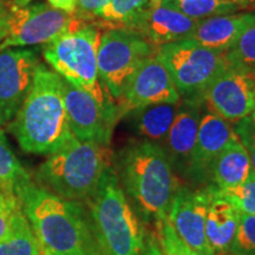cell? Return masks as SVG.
<instances>
[{
	"label": "cell",
	"mask_w": 255,
	"mask_h": 255,
	"mask_svg": "<svg viewBox=\"0 0 255 255\" xmlns=\"http://www.w3.org/2000/svg\"><path fill=\"white\" fill-rule=\"evenodd\" d=\"M40 255H101L88 209L30 181L18 194Z\"/></svg>",
	"instance_id": "1"
},
{
	"label": "cell",
	"mask_w": 255,
	"mask_h": 255,
	"mask_svg": "<svg viewBox=\"0 0 255 255\" xmlns=\"http://www.w3.org/2000/svg\"><path fill=\"white\" fill-rule=\"evenodd\" d=\"M8 130L28 154L51 155L73 138L63 96V78L39 64L26 100Z\"/></svg>",
	"instance_id": "2"
},
{
	"label": "cell",
	"mask_w": 255,
	"mask_h": 255,
	"mask_svg": "<svg viewBox=\"0 0 255 255\" xmlns=\"http://www.w3.org/2000/svg\"><path fill=\"white\" fill-rule=\"evenodd\" d=\"M120 184L143 214L155 220L168 216L180 182L161 144L146 141L129 143L120 152Z\"/></svg>",
	"instance_id": "3"
},
{
	"label": "cell",
	"mask_w": 255,
	"mask_h": 255,
	"mask_svg": "<svg viewBox=\"0 0 255 255\" xmlns=\"http://www.w3.org/2000/svg\"><path fill=\"white\" fill-rule=\"evenodd\" d=\"M87 205L101 255L142 254L144 233L111 164Z\"/></svg>",
	"instance_id": "4"
},
{
	"label": "cell",
	"mask_w": 255,
	"mask_h": 255,
	"mask_svg": "<svg viewBox=\"0 0 255 255\" xmlns=\"http://www.w3.org/2000/svg\"><path fill=\"white\" fill-rule=\"evenodd\" d=\"M100 38V27L85 23L43 45V56L60 77L90 95L102 109L119 120L122 116L120 108L102 85L98 75Z\"/></svg>",
	"instance_id": "5"
},
{
	"label": "cell",
	"mask_w": 255,
	"mask_h": 255,
	"mask_svg": "<svg viewBox=\"0 0 255 255\" xmlns=\"http://www.w3.org/2000/svg\"><path fill=\"white\" fill-rule=\"evenodd\" d=\"M110 165L109 146L73 137L36 171L38 186L71 201H87Z\"/></svg>",
	"instance_id": "6"
},
{
	"label": "cell",
	"mask_w": 255,
	"mask_h": 255,
	"mask_svg": "<svg viewBox=\"0 0 255 255\" xmlns=\"http://www.w3.org/2000/svg\"><path fill=\"white\" fill-rule=\"evenodd\" d=\"M181 100H200L229 63L226 52L208 49L193 39L175 41L156 49Z\"/></svg>",
	"instance_id": "7"
},
{
	"label": "cell",
	"mask_w": 255,
	"mask_h": 255,
	"mask_svg": "<svg viewBox=\"0 0 255 255\" xmlns=\"http://www.w3.org/2000/svg\"><path fill=\"white\" fill-rule=\"evenodd\" d=\"M155 53L156 47L133 31L108 28L101 33L97 51L98 75L120 111L133 75Z\"/></svg>",
	"instance_id": "8"
},
{
	"label": "cell",
	"mask_w": 255,
	"mask_h": 255,
	"mask_svg": "<svg viewBox=\"0 0 255 255\" xmlns=\"http://www.w3.org/2000/svg\"><path fill=\"white\" fill-rule=\"evenodd\" d=\"M85 24L75 14L53 8L45 2L28 4L23 7L11 5L7 37L0 43V51L9 47L45 45L65 32Z\"/></svg>",
	"instance_id": "9"
},
{
	"label": "cell",
	"mask_w": 255,
	"mask_h": 255,
	"mask_svg": "<svg viewBox=\"0 0 255 255\" xmlns=\"http://www.w3.org/2000/svg\"><path fill=\"white\" fill-rule=\"evenodd\" d=\"M39 64L37 49L9 47L0 51V127L11 122L21 108Z\"/></svg>",
	"instance_id": "10"
},
{
	"label": "cell",
	"mask_w": 255,
	"mask_h": 255,
	"mask_svg": "<svg viewBox=\"0 0 255 255\" xmlns=\"http://www.w3.org/2000/svg\"><path fill=\"white\" fill-rule=\"evenodd\" d=\"M210 113L234 126L246 119L255 105V72L229 65L202 96Z\"/></svg>",
	"instance_id": "11"
},
{
	"label": "cell",
	"mask_w": 255,
	"mask_h": 255,
	"mask_svg": "<svg viewBox=\"0 0 255 255\" xmlns=\"http://www.w3.org/2000/svg\"><path fill=\"white\" fill-rule=\"evenodd\" d=\"M210 197L209 187L194 190L180 184L167 216L177 237L200 255H215L206 237V218Z\"/></svg>",
	"instance_id": "12"
},
{
	"label": "cell",
	"mask_w": 255,
	"mask_h": 255,
	"mask_svg": "<svg viewBox=\"0 0 255 255\" xmlns=\"http://www.w3.org/2000/svg\"><path fill=\"white\" fill-rule=\"evenodd\" d=\"M63 96L72 135L82 142L109 146L117 120L100 107L90 95L63 78Z\"/></svg>",
	"instance_id": "13"
},
{
	"label": "cell",
	"mask_w": 255,
	"mask_h": 255,
	"mask_svg": "<svg viewBox=\"0 0 255 255\" xmlns=\"http://www.w3.org/2000/svg\"><path fill=\"white\" fill-rule=\"evenodd\" d=\"M180 95L156 53L139 66L130 82L121 104V114L158 103L180 102Z\"/></svg>",
	"instance_id": "14"
},
{
	"label": "cell",
	"mask_w": 255,
	"mask_h": 255,
	"mask_svg": "<svg viewBox=\"0 0 255 255\" xmlns=\"http://www.w3.org/2000/svg\"><path fill=\"white\" fill-rule=\"evenodd\" d=\"M237 136L233 124L210 113L203 104L196 144L187 177L197 183L208 181L210 168L216 157Z\"/></svg>",
	"instance_id": "15"
},
{
	"label": "cell",
	"mask_w": 255,
	"mask_h": 255,
	"mask_svg": "<svg viewBox=\"0 0 255 255\" xmlns=\"http://www.w3.org/2000/svg\"><path fill=\"white\" fill-rule=\"evenodd\" d=\"M195 19L187 17L167 0H158L129 28L157 47L175 41L190 39L197 25Z\"/></svg>",
	"instance_id": "16"
},
{
	"label": "cell",
	"mask_w": 255,
	"mask_h": 255,
	"mask_svg": "<svg viewBox=\"0 0 255 255\" xmlns=\"http://www.w3.org/2000/svg\"><path fill=\"white\" fill-rule=\"evenodd\" d=\"M203 101L181 100V107L162 148L175 173L187 177L190 158L196 144Z\"/></svg>",
	"instance_id": "17"
},
{
	"label": "cell",
	"mask_w": 255,
	"mask_h": 255,
	"mask_svg": "<svg viewBox=\"0 0 255 255\" xmlns=\"http://www.w3.org/2000/svg\"><path fill=\"white\" fill-rule=\"evenodd\" d=\"M255 20V13H233L218 15L197 21L190 39L208 49L227 52L234 45L248 25Z\"/></svg>",
	"instance_id": "18"
},
{
	"label": "cell",
	"mask_w": 255,
	"mask_h": 255,
	"mask_svg": "<svg viewBox=\"0 0 255 255\" xmlns=\"http://www.w3.org/2000/svg\"><path fill=\"white\" fill-rule=\"evenodd\" d=\"M212 197L206 218V237L215 255L228 253L237 234L240 213L209 186Z\"/></svg>",
	"instance_id": "19"
},
{
	"label": "cell",
	"mask_w": 255,
	"mask_h": 255,
	"mask_svg": "<svg viewBox=\"0 0 255 255\" xmlns=\"http://www.w3.org/2000/svg\"><path fill=\"white\" fill-rule=\"evenodd\" d=\"M252 170L248 152L237 136L216 157L210 168L208 181L216 189H228L244 183Z\"/></svg>",
	"instance_id": "20"
},
{
	"label": "cell",
	"mask_w": 255,
	"mask_h": 255,
	"mask_svg": "<svg viewBox=\"0 0 255 255\" xmlns=\"http://www.w3.org/2000/svg\"><path fill=\"white\" fill-rule=\"evenodd\" d=\"M181 107V101L175 103L146 105L131 111L136 132L146 141L163 144L169 130Z\"/></svg>",
	"instance_id": "21"
},
{
	"label": "cell",
	"mask_w": 255,
	"mask_h": 255,
	"mask_svg": "<svg viewBox=\"0 0 255 255\" xmlns=\"http://www.w3.org/2000/svg\"><path fill=\"white\" fill-rule=\"evenodd\" d=\"M158 0H110L98 12L94 24L98 27L129 30L141 15Z\"/></svg>",
	"instance_id": "22"
},
{
	"label": "cell",
	"mask_w": 255,
	"mask_h": 255,
	"mask_svg": "<svg viewBox=\"0 0 255 255\" xmlns=\"http://www.w3.org/2000/svg\"><path fill=\"white\" fill-rule=\"evenodd\" d=\"M30 181V175L9 148L7 138L0 129V189L18 196L19 191Z\"/></svg>",
	"instance_id": "23"
},
{
	"label": "cell",
	"mask_w": 255,
	"mask_h": 255,
	"mask_svg": "<svg viewBox=\"0 0 255 255\" xmlns=\"http://www.w3.org/2000/svg\"><path fill=\"white\" fill-rule=\"evenodd\" d=\"M167 1L187 17L195 20L238 13L240 9H246L242 0H167Z\"/></svg>",
	"instance_id": "24"
},
{
	"label": "cell",
	"mask_w": 255,
	"mask_h": 255,
	"mask_svg": "<svg viewBox=\"0 0 255 255\" xmlns=\"http://www.w3.org/2000/svg\"><path fill=\"white\" fill-rule=\"evenodd\" d=\"M0 255H40L36 235L24 212L11 233L0 240Z\"/></svg>",
	"instance_id": "25"
},
{
	"label": "cell",
	"mask_w": 255,
	"mask_h": 255,
	"mask_svg": "<svg viewBox=\"0 0 255 255\" xmlns=\"http://www.w3.org/2000/svg\"><path fill=\"white\" fill-rule=\"evenodd\" d=\"M226 57L231 66L255 72V20L245 28Z\"/></svg>",
	"instance_id": "26"
},
{
	"label": "cell",
	"mask_w": 255,
	"mask_h": 255,
	"mask_svg": "<svg viewBox=\"0 0 255 255\" xmlns=\"http://www.w3.org/2000/svg\"><path fill=\"white\" fill-rule=\"evenodd\" d=\"M214 188V187H213ZM214 190L231 202L233 207L238 210L240 214L255 215V171L252 173L244 183L237 187L228 188V189H216Z\"/></svg>",
	"instance_id": "27"
},
{
	"label": "cell",
	"mask_w": 255,
	"mask_h": 255,
	"mask_svg": "<svg viewBox=\"0 0 255 255\" xmlns=\"http://www.w3.org/2000/svg\"><path fill=\"white\" fill-rule=\"evenodd\" d=\"M155 237L163 255H200L177 237L167 216L156 220Z\"/></svg>",
	"instance_id": "28"
},
{
	"label": "cell",
	"mask_w": 255,
	"mask_h": 255,
	"mask_svg": "<svg viewBox=\"0 0 255 255\" xmlns=\"http://www.w3.org/2000/svg\"><path fill=\"white\" fill-rule=\"evenodd\" d=\"M228 253L255 255V215L240 214L237 234Z\"/></svg>",
	"instance_id": "29"
},
{
	"label": "cell",
	"mask_w": 255,
	"mask_h": 255,
	"mask_svg": "<svg viewBox=\"0 0 255 255\" xmlns=\"http://www.w3.org/2000/svg\"><path fill=\"white\" fill-rule=\"evenodd\" d=\"M21 214L23 208L19 197L0 189V240L11 233Z\"/></svg>",
	"instance_id": "30"
},
{
	"label": "cell",
	"mask_w": 255,
	"mask_h": 255,
	"mask_svg": "<svg viewBox=\"0 0 255 255\" xmlns=\"http://www.w3.org/2000/svg\"><path fill=\"white\" fill-rule=\"evenodd\" d=\"M234 130L237 132L239 139L244 144L245 149L247 150L252 168L255 171V129L251 124L248 117H246V119L234 124Z\"/></svg>",
	"instance_id": "31"
},
{
	"label": "cell",
	"mask_w": 255,
	"mask_h": 255,
	"mask_svg": "<svg viewBox=\"0 0 255 255\" xmlns=\"http://www.w3.org/2000/svg\"><path fill=\"white\" fill-rule=\"evenodd\" d=\"M109 1L110 0H77L75 15L85 23H91Z\"/></svg>",
	"instance_id": "32"
},
{
	"label": "cell",
	"mask_w": 255,
	"mask_h": 255,
	"mask_svg": "<svg viewBox=\"0 0 255 255\" xmlns=\"http://www.w3.org/2000/svg\"><path fill=\"white\" fill-rule=\"evenodd\" d=\"M32 1H36V0H13L12 5L15 6V7H23V6L31 4ZM46 1L53 8L60 9V11L66 12L69 14H75L77 0H46Z\"/></svg>",
	"instance_id": "33"
},
{
	"label": "cell",
	"mask_w": 255,
	"mask_h": 255,
	"mask_svg": "<svg viewBox=\"0 0 255 255\" xmlns=\"http://www.w3.org/2000/svg\"><path fill=\"white\" fill-rule=\"evenodd\" d=\"M141 255H163L159 247L157 239L154 234H150L144 241V247H143Z\"/></svg>",
	"instance_id": "34"
},
{
	"label": "cell",
	"mask_w": 255,
	"mask_h": 255,
	"mask_svg": "<svg viewBox=\"0 0 255 255\" xmlns=\"http://www.w3.org/2000/svg\"><path fill=\"white\" fill-rule=\"evenodd\" d=\"M9 8H11V5L6 4L5 1L0 0V21L7 20L8 14H9Z\"/></svg>",
	"instance_id": "35"
},
{
	"label": "cell",
	"mask_w": 255,
	"mask_h": 255,
	"mask_svg": "<svg viewBox=\"0 0 255 255\" xmlns=\"http://www.w3.org/2000/svg\"><path fill=\"white\" fill-rule=\"evenodd\" d=\"M8 19L5 21H0V43H1L2 40L5 39L6 37H7V33H8Z\"/></svg>",
	"instance_id": "36"
},
{
	"label": "cell",
	"mask_w": 255,
	"mask_h": 255,
	"mask_svg": "<svg viewBox=\"0 0 255 255\" xmlns=\"http://www.w3.org/2000/svg\"><path fill=\"white\" fill-rule=\"evenodd\" d=\"M246 8H255V0H242Z\"/></svg>",
	"instance_id": "37"
},
{
	"label": "cell",
	"mask_w": 255,
	"mask_h": 255,
	"mask_svg": "<svg viewBox=\"0 0 255 255\" xmlns=\"http://www.w3.org/2000/svg\"><path fill=\"white\" fill-rule=\"evenodd\" d=\"M248 120H250L251 124H252V126H253V128L255 129V105H254L253 110H252L251 115H250V116H248Z\"/></svg>",
	"instance_id": "38"
},
{
	"label": "cell",
	"mask_w": 255,
	"mask_h": 255,
	"mask_svg": "<svg viewBox=\"0 0 255 255\" xmlns=\"http://www.w3.org/2000/svg\"><path fill=\"white\" fill-rule=\"evenodd\" d=\"M223 255H234V254H231V253H226V254H223Z\"/></svg>",
	"instance_id": "39"
}]
</instances>
